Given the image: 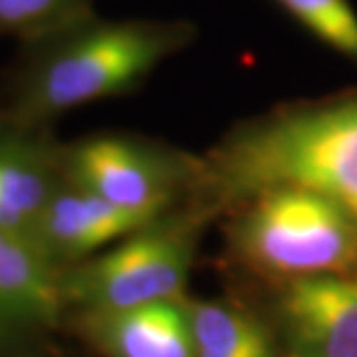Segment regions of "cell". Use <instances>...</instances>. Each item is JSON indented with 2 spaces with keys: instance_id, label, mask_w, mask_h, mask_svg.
I'll return each mask as SVG.
<instances>
[{
  "instance_id": "12",
  "label": "cell",
  "mask_w": 357,
  "mask_h": 357,
  "mask_svg": "<svg viewBox=\"0 0 357 357\" xmlns=\"http://www.w3.org/2000/svg\"><path fill=\"white\" fill-rule=\"evenodd\" d=\"M89 0H0V32L44 40L91 18Z\"/></svg>"
},
{
  "instance_id": "11",
  "label": "cell",
  "mask_w": 357,
  "mask_h": 357,
  "mask_svg": "<svg viewBox=\"0 0 357 357\" xmlns=\"http://www.w3.org/2000/svg\"><path fill=\"white\" fill-rule=\"evenodd\" d=\"M197 357H278L274 337L258 319L218 300L187 302Z\"/></svg>"
},
{
  "instance_id": "7",
  "label": "cell",
  "mask_w": 357,
  "mask_h": 357,
  "mask_svg": "<svg viewBox=\"0 0 357 357\" xmlns=\"http://www.w3.org/2000/svg\"><path fill=\"white\" fill-rule=\"evenodd\" d=\"M151 222L64 177L42 211L30 241L58 268L62 262H82L105 244Z\"/></svg>"
},
{
  "instance_id": "3",
  "label": "cell",
  "mask_w": 357,
  "mask_h": 357,
  "mask_svg": "<svg viewBox=\"0 0 357 357\" xmlns=\"http://www.w3.org/2000/svg\"><path fill=\"white\" fill-rule=\"evenodd\" d=\"M232 246L248 266L272 278L357 276V220L318 192L278 187L241 203Z\"/></svg>"
},
{
  "instance_id": "6",
  "label": "cell",
  "mask_w": 357,
  "mask_h": 357,
  "mask_svg": "<svg viewBox=\"0 0 357 357\" xmlns=\"http://www.w3.org/2000/svg\"><path fill=\"white\" fill-rule=\"evenodd\" d=\"M276 310L290 357H357V276L282 280Z\"/></svg>"
},
{
  "instance_id": "2",
  "label": "cell",
  "mask_w": 357,
  "mask_h": 357,
  "mask_svg": "<svg viewBox=\"0 0 357 357\" xmlns=\"http://www.w3.org/2000/svg\"><path fill=\"white\" fill-rule=\"evenodd\" d=\"M195 36L177 20H98L44 38L16 100L18 119L34 123L129 91Z\"/></svg>"
},
{
  "instance_id": "9",
  "label": "cell",
  "mask_w": 357,
  "mask_h": 357,
  "mask_svg": "<svg viewBox=\"0 0 357 357\" xmlns=\"http://www.w3.org/2000/svg\"><path fill=\"white\" fill-rule=\"evenodd\" d=\"M60 272L34 243L0 229V324H52L64 307Z\"/></svg>"
},
{
  "instance_id": "4",
  "label": "cell",
  "mask_w": 357,
  "mask_h": 357,
  "mask_svg": "<svg viewBox=\"0 0 357 357\" xmlns=\"http://www.w3.org/2000/svg\"><path fill=\"white\" fill-rule=\"evenodd\" d=\"M195 248V218L159 217L112 250L62 272L64 304L77 312H112L183 300Z\"/></svg>"
},
{
  "instance_id": "13",
  "label": "cell",
  "mask_w": 357,
  "mask_h": 357,
  "mask_svg": "<svg viewBox=\"0 0 357 357\" xmlns=\"http://www.w3.org/2000/svg\"><path fill=\"white\" fill-rule=\"evenodd\" d=\"M319 42L357 64V13L349 0H276Z\"/></svg>"
},
{
  "instance_id": "8",
  "label": "cell",
  "mask_w": 357,
  "mask_h": 357,
  "mask_svg": "<svg viewBox=\"0 0 357 357\" xmlns=\"http://www.w3.org/2000/svg\"><path fill=\"white\" fill-rule=\"evenodd\" d=\"M79 328L105 357H197L187 302L79 312Z\"/></svg>"
},
{
  "instance_id": "10",
  "label": "cell",
  "mask_w": 357,
  "mask_h": 357,
  "mask_svg": "<svg viewBox=\"0 0 357 357\" xmlns=\"http://www.w3.org/2000/svg\"><path fill=\"white\" fill-rule=\"evenodd\" d=\"M50 155L18 135L0 137V229L28 236L64 181Z\"/></svg>"
},
{
  "instance_id": "1",
  "label": "cell",
  "mask_w": 357,
  "mask_h": 357,
  "mask_svg": "<svg viewBox=\"0 0 357 357\" xmlns=\"http://www.w3.org/2000/svg\"><path fill=\"white\" fill-rule=\"evenodd\" d=\"M192 183L218 203L296 187L330 199L357 220V100L262 119L225 141Z\"/></svg>"
},
{
  "instance_id": "5",
  "label": "cell",
  "mask_w": 357,
  "mask_h": 357,
  "mask_svg": "<svg viewBox=\"0 0 357 357\" xmlns=\"http://www.w3.org/2000/svg\"><path fill=\"white\" fill-rule=\"evenodd\" d=\"M60 165L68 181L147 220L165 215L178 189L195 175V167L115 135L79 141Z\"/></svg>"
}]
</instances>
